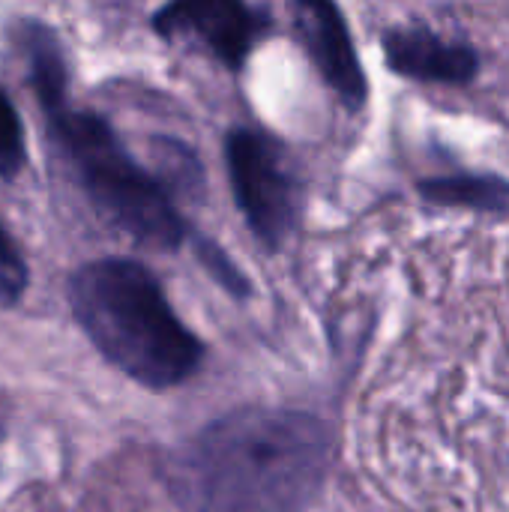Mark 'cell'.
Instances as JSON below:
<instances>
[{
	"label": "cell",
	"mask_w": 509,
	"mask_h": 512,
	"mask_svg": "<svg viewBox=\"0 0 509 512\" xmlns=\"http://www.w3.org/2000/svg\"><path fill=\"white\" fill-rule=\"evenodd\" d=\"M45 114L99 216L150 249H174L183 240L186 228L165 183L135 165L105 120L96 114L69 111L66 105Z\"/></svg>",
	"instance_id": "obj_3"
},
{
	"label": "cell",
	"mask_w": 509,
	"mask_h": 512,
	"mask_svg": "<svg viewBox=\"0 0 509 512\" xmlns=\"http://www.w3.org/2000/svg\"><path fill=\"white\" fill-rule=\"evenodd\" d=\"M69 303L99 354L150 390L183 384L201 363V342L138 261L84 264L69 282Z\"/></svg>",
	"instance_id": "obj_2"
},
{
	"label": "cell",
	"mask_w": 509,
	"mask_h": 512,
	"mask_svg": "<svg viewBox=\"0 0 509 512\" xmlns=\"http://www.w3.org/2000/svg\"><path fill=\"white\" fill-rule=\"evenodd\" d=\"M153 27L162 36H198L225 66L237 69L267 33L270 18L246 0H168L156 12Z\"/></svg>",
	"instance_id": "obj_5"
},
{
	"label": "cell",
	"mask_w": 509,
	"mask_h": 512,
	"mask_svg": "<svg viewBox=\"0 0 509 512\" xmlns=\"http://www.w3.org/2000/svg\"><path fill=\"white\" fill-rule=\"evenodd\" d=\"M423 195L435 204L450 207H483V210H501L509 204V183L495 177H438L423 183Z\"/></svg>",
	"instance_id": "obj_8"
},
{
	"label": "cell",
	"mask_w": 509,
	"mask_h": 512,
	"mask_svg": "<svg viewBox=\"0 0 509 512\" xmlns=\"http://www.w3.org/2000/svg\"><path fill=\"white\" fill-rule=\"evenodd\" d=\"M333 462L330 429L303 411L246 408L210 423L171 462L183 512H300Z\"/></svg>",
	"instance_id": "obj_1"
},
{
	"label": "cell",
	"mask_w": 509,
	"mask_h": 512,
	"mask_svg": "<svg viewBox=\"0 0 509 512\" xmlns=\"http://www.w3.org/2000/svg\"><path fill=\"white\" fill-rule=\"evenodd\" d=\"M198 255H201L204 267H207L231 294H246V279H243V273L225 258V252H222L219 246H213V243H198Z\"/></svg>",
	"instance_id": "obj_12"
},
{
	"label": "cell",
	"mask_w": 509,
	"mask_h": 512,
	"mask_svg": "<svg viewBox=\"0 0 509 512\" xmlns=\"http://www.w3.org/2000/svg\"><path fill=\"white\" fill-rule=\"evenodd\" d=\"M384 54L399 75L438 84H468L480 60L468 45H456L429 30H390L384 36Z\"/></svg>",
	"instance_id": "obj_7"
},
{
	"label": "cell",
	"mask_w": 509,
	"mask_h": 512,
	"mask_svg": "<svg viewBox=\"0 0 509 512\" xmlns=\"http://www.w3.org/2000/svg\"><path fill=\"white\" fill-rule=\"evenodd\" d=\"M294 21L312 63L327 78V84L351 108L363 105L366 78L339 6L333 0H294Z\"/></svg>",
	"instance_id": "obj_6"
},
{
	"label": "cell",
	"mask_w": 509,
	"mask_h": 512,
	"mask_svg": "<svg viewBox=\"0 0 509 512\" xmlns=\"http://www.w3.org/2000/svg\"><path fill=\"white\" fill-rule=\"evenodd\" d=\"M225 156L231 186L249 228L261 243L282 246L294 231L300 210V192L282 150L261 132L237 129L228 135Z\"/></svg>",
	"instance_id": "obj_4"
},
{
	"label": "cell",
	"mask_w": 509,
	"mask_h": 512,
	"mask_svg": "<svg viewBox=\"0 0 509 512\" xmlns=\"http://www.w3.org/2000/svg\"><path fill=\"white\" fill-rule=\"evenodd\" d=\"M153 150H156V159L162 162L165 180H171L174 189H192L195 186V180H198V162H195V156L186 147H180L174 141H159Z\"/></svg>",
	"instance_id": "obj_11"
},
{
	"label": "cell",
	"mask_w": 509,
	"mask_h": 512,
	"mask_svg": "<svg viewBox=\"0 0 509 512\" xmlns=\"http://www.w3.org/2000/svg\"><path fill=\"white\" fill-rule=\"evenodd\" d=\"M27 288V267L0 225V306H15Z\"/></svg>",
	"instance_id": "obj_10"
},
{
	"label": "cell",
	"mask_w": 509,
	"mask_h": 512,
	"mask_svg": "<svg viewBox=\"0 0 509 512\" xmlns=\"http://www.w3.org/2000/svg\"><path fill=\"white\" fill-rule=\"evenodd\" d=\"M24 165V126L9 102V96L0 90V177L12 180Z\"/></svg>",
	"instance_id": "obj_9"
}]
</instances>
